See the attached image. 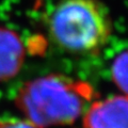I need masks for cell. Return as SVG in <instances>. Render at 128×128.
<instances>
[{
    "label": "cell",
    "mask_w": 128,
    "mask_h": 128,
    "mask_svg": "<svg viewBox=\"0 0 128 128\" xmlns=\"http://www.w3.org/2000/svg\"><path fill=\"white\" fill-rule=\"evenodd\" d=\"M111 29L108 10L98 0H60L48 17L52 42L75 54L99 50L109 40Z\"/></svg>",
    "instance_id": "6da1fadb"
},
{
    "label": "cell",
    "mask_w": 128,
    "mask_h": 128,
    "mask_svg": "<svg viewBox=\"0 0 128 128\" xmlns=\"http://www.w3.org/2000/svg\"><path fill=\"white\" fill-rule=\"evenodd\" d=\"M86 96L83 86L63 76L49 75L24 86L17 104L28 121L44 128L74 122L84 109Z\"/></svg>",
    "instance_id": "7a4b0ae2"
},
{
    "label": "cell",
    "mask_w": 128,
    "mask_h": 128,
    "mask_svg": "<svg viewBox=\"0 0 128 128\" xmlns=\"http://www.w3.org/2000/svg\"><path fill=\"white\" fill-rule=\"evenodd\" d=\"M128 102L126 95L112 96L93 104L84 118L86 128H127Z\"/></svg>",
    "instance_id": "3957f363"
},
{
    "label": "cell",
    "mask_w": 128,
    "mask_h": 128,
    "mask_svg": "<svg viewBox=\"0 0 128 128\" xmlns=\"http://www.w3.org/2000/svg\"><path fill=\"white\" fill-rule=\"evenodd\" d=\"M25 61L20 38L8 28L0 27V81L15 77Z\"/></svg>",
    "instance_id": "277c9868"
},
{
    "label": "cell",
    "mask_w": 128,
    "mask_h": 128,
    "mask_svg": "<svg viewBox=\"0 0 128 128\" xmlns=\"http://www.w3.org/2000/svg\"><path fill=\"white\" fill-rule=\"evenodd\" d=\"M127 51L123 50L113 59L111 64L112 80L123 95L127 93Z\"/></svg>",
    "instance_id": "5b68a950"
},
{
    "label": "cell",
    "mask_w": 128,
    "mask_h": 128,
    "mask_svg": "<svg viewBox=\"0 0 128 128\" xmlns=\"http://www.w3.org/2000/svg\"><path fill=\"white\" fill-rule=\"evenodd\" d=\"M0 128H42L28 120H6L0 122Z\"/></svg>",
    "instance_id": "8992f818"
}]
</instances>
